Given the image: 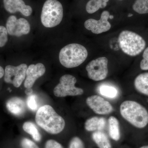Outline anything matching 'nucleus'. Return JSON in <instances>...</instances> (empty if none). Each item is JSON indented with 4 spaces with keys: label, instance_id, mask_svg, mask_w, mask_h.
I'll return each instance as SVG.
<instances>
[{
    "label": "nucleus",
    "instance_id": "obj_5",
    "mask_svg": "<svg viewBox=\"0 0 148 148\" xmlns=\"http://www.w3.org/2000/svg\"><path fill=\"white\" fill-rule=\"evenodd\" d=\"M64 15L63 6L57 0H47L44 4L41 21L44 27L52 28L60 24Z\"/></svg>",
    "mask_w": 148,
    "mask_h": 148
},
{
    "label": "nucleus",
    "instance_id": "obj_10",
    "mask_svg": "<svg viewBox=\"0 0 148 148\" xmlns=\"http://www.w3.org/2000/svg\"><path fill=\"white\" fill-rule=\"evenodd\" d=\"M110 16L108 11H104L101 14L99 20L93 18L88 19L85 22L84 27L86 29L96 34L108 32L111 27V24L108 21Z\"/></svg>",
    "mask_w": 148,
    "mask_h": 148
},
{
    "label": "nucleus",
    "instance_id": "obj_19",
    "mask_svg": "<svg viewBox=\"0 0 148 148\" xmlns=\"http://www.w3.org/2000/svg\"><path fill=\"white\" fill-rule=\"evenodd\" d=\"M108 124L110 137L115 141H119L121 137L119 121L116 118L111 116L108 119Z\"/></svg>",
    "mask_w": 148,
    "mask_h": 148
},
{
    "label": "nucleus",
    "instance_id": "obj_31",
    "mask_svg": "<svg viewBox=\"0 0 148 148\" xmlns=\"http://www.w3.org/2000/svg\"><path fill=\"white\" fill-rule=\"evenodd\" d=\"M140 148H148V145L143 146Z\"/></svg>",
    "mask_w": 148,
    "mask_h": 148
},
{
    "label": "nucleus",
    "instance_id": "obj_12",
    "mask_svg": "<svg viewBox=\"0 0 148 148\" xmlns=\"http://www.w3.org/2000/svg\"><path fill=\"white\" fill-rule=\"evenodd\" d=\"M45 71V66L42 63L30 65L27 68L26 72L24 87L26 88H32L36 80L43 75Z\"/></svg>",
    "mask_w": 148,
    "mask_h": 148
},
{
    "label": "nucleus",
    "instance_id": "obj_11",
    "mask_svg": "<svg viewBox=\"0 0 148 148\" xmlns=\"http://www.w3.org/2000/svg\"><path fill=\"white\" fill-rule=\"evenodd\" d=\"M86 102L93 112L98 114H108L114 110L110 103L99 95L89 96L86 98Z\"/></svg>",
    "mask_w": 148,
    "mask_h": 148
},
{
    "label": "nucleus",
    "instance_id": "obj_2",
    "mask_svg": "<svg viewBox=\"0 0 148 148\" xmlns=\"http://www.w3.org/2000/svg\"><path fill=\"white\" fill-rule=\"evenodd\" d=\"M121 116L135 127H145L148 123V112L145 108L134 101L123 102L120 108Z\"/></svg>",
    "mask_w": 148,
    "mask_h": 148
},
{
    "label": "nucleus",
    "instance_id": "obj_16",
    "mask_svg": "<svg viewBox=\"0 0 148 148\" xmlns=\"http://www.w3.org/2000/svg\"><path fill=\"white\" fill-rule=\"evenodd\" d=\"M22 128L24 132L31 136L34 141L38 143H41L42 135L34 123L31 121L26 122L23 124Z\"/></svg>",
    "mask_w": 148,
    "mask_h": 148
},
{
    "label": "nucleus",
    "instance_id": "obj_27",
    "mask_svg": "<svg viewBox=\"0 0 148 148\" xmlns=\"http://www.w3.org/2000/svg\"><path fill=\"white\" fill-rule=\"evenodd\" d=\"M143 57V59L140 62V69L144 71H147L148 70V47L144 50Z\"/></svg>",
    "mask_w": 148,
    "mask_h": 148
},
{
    "label": "nucleus",
    "instance_id": "obj_28",
    "mask_svg": "<svg viewBox=\"0 0 148 148\" xmlns=\"http://www.w3.org/2000/svg\"><path fill=\"white\" fill-rule=\"evenodd\" d=\"M36 97L34 95H29L27 98V104L28 108L33 111H36L37 110V106Z\"/></svg>",
    "mask_w": 148,
    "mask_h": 148
},
{
    "label": "nucleus",
    "instance_id": "obj_23",
    "mask_svg": "<svg viewBox=\"0 0 148 148\" xmlns=\"http://www.w3.org/2000/svg\"><path fill=\"white\" fill-rule=\"evenodd\" d=\"M37 143L27 137H22L18 141L19 148H40Z\"/></svg>",
    "mask_w": 148,
    "mask_h": 148
},
{
    "label": "nucleus",
    "instance_id": "obj_18",
    "mask_svg": "<svg viewBox=\"0 0 148 148\" xmlns=\"http://www.w3.org/2000/svg\"><path fill=\"white\" fill-rule=\"evenodd\" d=\"M92 138L99 148H112V145L107 135L102 131L94 132Z\"/></svg>",
    "mask_w": 148,
    "mask_h": 148
},
{
    "label": "nucleus",
    "instance_id": "obj_25",
    "mask_svg": "<svg viewBox=\"0 0 148 148\" xmlns=\"http://www.w3.org/2000/svg\"><path fill=\"white\" fill-rule=\"evenodd\" d=\"M43 148H64L63 145L57 140L53 139H49L45 142Z\"/></svg>",
    "mask_w": 148,
    "mask_h": 148
},
{
    "label": "nucleus",
    "instance_id": "obj_8",
    "mask_svg": "<svg viewBox=\"0 0 148 148\" xmlns=\"http://www.w3.org/2000/svg\"><path fill=\"white\" fill-rule=\"evenodd\" d=\"M27 68V65L24 64L17 66H6L4 76L5 82L12 84L15 87H19L26 78Z\"/></svg>",
    "mask_w": 148,
    "mask_h": 148
},
{
    "label": "nucleus",
    "instance_id": "obj_7",
    "mask_svg": "<svg viewBox=\"0 0 148 148\" xmlns=\"http://www.w3.org/2000/svg\"><path fill=\"white\" fill-rule=\"evenodd\" d=\"M108 59L105 57H100L92 60L86 66L88 76L95 81L105 79L108 73Z\"/></svg>",
    "mask_w": 148,
    "mask_h": 148
},
{
    "label": "nucleus",
    "instance_id": "obj_34",
    "mask_svg": "<svg viewBox=\"0 0 148 148\" xmlns=\"http://www.w3.org/2000/svg\"><path fill=\"white\" fill-rule=\"evenodd\" d=\"M119 1H123V0H119Z\"/></svg>",
    "mask_w": 148,
    "mask_h": 148
},
{
    "label": "nucleus",
    "instance_id": "obj_32",
    "mask_svg": "<svg viewBox=\"0 0 148 148\" xmlns=\"http://www.w3.org/2000/svg\"><path fill=\"white\" fill-rule=\"evenodd\" d=\"M114 16H111V15H110V17H109V18H111V19H112V18H113Z\"/></svg>",
    "mask_w": 148,
    "mask_h": 148
},
{
    "label": "nucleus",
    "instance_id": "obj_33",
    "mask_svg": "<svg viewBox=\"0 0 148 148\" xmlns=\"http://www.w3.org/2000/svg\"><path fill=\"white\" fill-rule=\"evenodd\" d=\"M132 16V14H129V15H128V16Z\"/></svg>",
    "mask_w": 148,
    "mask_h": 148
},
{
    "label": "nucleus",
    "instance_id": "obj_24",
    "mask_svg": "<svg viewBox=\"0 0 148 148\" xmlns=\"http://www.w3.org/2000/svg\"><path fill=\"white\" fill-rule=\"evenodd\" d=\"M68 148H85L83 140L77 136L71 138L69 142Z\"/></svg>",
    "mask_w": 148,
    "mask_h": 148
},
{
    "label": "nucleus",
    "instance_id": "obj_30",
    "mask_svg": "<svg viewBox=\"0 0 148 148\" xmlns=\"http://www.w3.org/2000/svg\"><path fill=\"white\" fill-rule=\"evenodd\" d=\"M5 71L0 66V79L3 77V76H4Z\"/></svg>",
    "mask_w": 148,
    "mask_h": 148
},
{
    "label": "nucleus",
    "instance_id": "obj_13",
    "mask_svg": "<svg viewBox=\"0 0 148 148\" xmlns=\"http://www.w3.org/2000/svg\"><path fill=\"white\" fill-rule=\"evenodd\" d=\"M5 9L10 13L19 12L24 16H30L32 13V8L30 6L25 4L23 0H3Z\"/></svg>",
    "mask_w": 148,
    "mask_h": 148
},
{
    "label": "nucleus",
    "instance_id": "obj_17",
    "mask_svg": "<svg viewBox=\"0 0 148 148\" xmlns=\"http://www.w3.org/2000/svg\"><path fill=\"white\" fill-rule=\"evenodd\" d=\"M134 86L138 92L148 96V73L138 75L134 80Z\"/></svg>",
    "mask_w": 148,
    "mask_h": 148
},
{
    "label": "nucleus",
    "instance_id": "obj_3",
    "mask_svg": "<svg viewBox=\"0 0 148 148\" xmlns=\"http://www.w3.org/2000/svg\"><path fill=\"white\" fill-rule=\"evenodd\" d=\"M88 55L87 49L83 46L79 44H70L60 51L59 61L64 67L71 69L82 64L87 58Z\"/></svg>",
    "mask_w": 148,
    "mask_h": 148
},
{
    "label": "nucleus",
    "instance_id": "obj_6",
    "mask_svg": "<svg viewBox=\"0 0 148 148\" xmlns=\"http://www.w3.org/2000/svg\"><path fill=\"white\" fill-rule=\"evenodd\" d=\"M76 82V79L72 75L62 76L59 80V83L53 89V94L57 97L82 95L84 91L82 88L76 87L75 85Z\"/></svg>",
    "mask_w": 148,
    "mask_h": 148
},
{
    "label": "nucleus",
    "instance_id": "obj_21",
    "mask_svg": "<svg viewBox=\"0 0 148 148\" xmlns=\"http://www.w3.org/2000/svg\"><path fill=\"white\" fill-rule=\"evenodd\" d=\"M98 91L101 95L108 98H115L118 95L117 89L114 86L108 85H102L99 86Z\"/></svg>",
    "mask_w": 148,
    "mask_h": 148
},
{
    "label": "nucleus",
    "instance_id": "obj_9",
    "mask_svg": "<svg viewBox=\"0 0 148 148\" xmlns=\"http://www.w3.org/2000/svg\"><path fill=\"white\" fill-rule=\"evenodd\" d=\"M6 25L9 34L16 37L28 34L31 30L30 24L27 20L22 18L17 19L13 15L9 17Z\"/></svg>",
    "mask_w": 148,
    "mask_h": 148
},
{
    "label": "nucleus",
    "instance_id": "obj_14",
    "mask_svg": "<svg viewBox=\"0 0 148 148\" xmlns=\"http://www.w3.org/2000/svg\"><path fill=\"white\" fill-rule=\"evenodd\" d=\"M6 107L9 112L16 116L23 115L26 111V103L22 98L12 97L6 102Z\"/></svg>",
    "mask_w": 148,
    "mask_h": 148
},
{
    "label": "nucleus",
    "instance_id": "obj_15",
    "mask_svg": "<svg viewBox=\"0 0 148 148\" xmlns=\"http://www.w3.org/2000/svg\"><path fill=\"white\" fill-rule=\"evenodd\" d=\"M106 121L101 117L94 116L86 120L84 123L86 130L89 132L102 131L106 127Z\"/></svg>",
    "mask_w": 148,
    "mask_h": 148
},
{
    "label": "nucleus",
    "instance_id": "obj_4",
    "mask_svg": "<svg viewBox=\"0 0 148 148\" xmlns=\"http://www.w3.org/2000/svg\"><path fill=\"white\" fill-rule=\"evenodd\" d=\"M118 41L122 51L131 56L139 55L146 47V41L143 37L131 31L122 32L119 36Z\"/></svg>",
    "mask_w": 148,
    "mask_h": 148
},
{
    "label": "nucleus",
    "instance_id": "obj_29",
    "mask_svg": "<svg viewBox=\"0 0 148 148\" xmlns=\"http://www.w3.org/2000/svg\"><path fill=\"white\" fill-rule=\"evenodd\" d=\"M33 90L32 88H27L25 90V92L27 95H32Z\"/></svg>",
    "mask_w": 148,
    "mask_h": 148
},
{
    "label": "nucleus",
    "instance_id": "obj_22",
    "mask_svg": "<svg viewBox=\"0 0 148 148\" xmlns=\"http://www.w3.org/2000/svg\"><path fill=\"white\" fill-rule=\"evenodd\" d=\"M132 8L139 14L148 13V0H136L132 5Z\"/></svg>",
    "mask_w": 148,
    "mask_h": 148
},
{
    "label": "nucleus",
    "instance_id": "obj_1",
    "mask_svg": "<svg viewBox=\"0 0 148 148\" xmlns=\"http://www.w3.org/2000/svg\"><path fill=\"white\" fill-rule=\"evenodd\" d=\"M38 125L49 134L56 135L61 133L65 128L66 123L49 105H45L38 110L35 116Z\"/></svg>",
    "mask_w": 148,
    "mask_h": 148
},
{
    "label": "nucleus",
    "instance_id": "obj_20",
    "mask_svg": "<svg viewBox=\"0 0 148 148\" xmlns=\"http://www.w3.org/2000/svg\"><path fill=\"white\" fill-rule=\"evenodd\" d=\"M109 0H90L86 6V10L88 13H95L100 9L105 8Z\"/></svg>",
    "mask_w": 148,
    "mask_h": 148
},
{
    "label": "nucleus",
    "instance_id": "obj_26",
    "mask_svg": "<svg viewBox=\"0 0 148 148\" xmlns=\"http://www.w3.org/2000/svg\"><path fill=\"white\" fill-rule=\"evenodd\" d=\"M8 32L6 28L0 26V47L4 46L8 41Z\"/></svg>",
    "mask_w": 148,
    "mask_h": 148
}]
</instances>
